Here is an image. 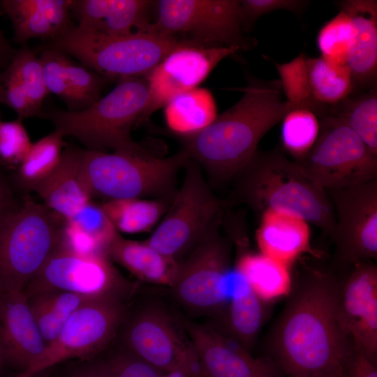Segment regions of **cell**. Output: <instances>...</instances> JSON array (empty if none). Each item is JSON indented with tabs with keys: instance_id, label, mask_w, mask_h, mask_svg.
<instances>
[{
	"instance_id": "obj_1",
	"label": "cell",
	"mask_w": 377,
	"mask_h": 377,
	"mask_svg": "<svg viewBox=\"0 0 377 377\" xmlns=\"http://www.w3.org/2000/svg\"><path fill=\"white\" fill-rule=\"evenodd\" d=\"M340 296L336 279L317 271L308 274L294 293L270 344L286 377L344 369L353 345L341 322Z\"/></svg>"
},
{
	"instance_id": "obj_2",
	"label": "cell",
	"mask_w": 377,
	"mask_h": 377,
	"mask_svg": "<svg viewBox=\"0 0 377 377\" xmlns=\"http://www.w3.org/2000/svg\"><path fill=\"white\" fill-rule=\"evenodd\" d=\"M243 92L241 99L209 126L190 135L184 150L219 180L235 177L256 154L264 135L288 111L279 80L251 77Z\"/></svg>"
},
{
	"instance_id": "obj_3",
	"label": "cell",
	"mask_w": 377,
	"mask_h": 377,
	"mask_svg": "<svg viewBox=\"0 0 377 377\" xmlns=\"http://www.w3.org/2000/svg\"><path fill=\"white\" fill-rule=\"evenodd\" d=\"M235 177L241 199L254 209L299 217L333 237L334 214L326 191L282 152L257 151Z\"/></svg>"
},
{
	"instance_id": "obj_4",
	"label": "cell",
	"mask_w": 377,
	"mask_h": 377,
	"mask_svg": "<svg viewBox=\"0 0 377 377\" xmlns=\"http://www.w3.org/2000/svg\"><path fill=\"white\" fill-rule=\"evenodd\" d=\"M148 98L145 77H122L110 92L86 109L77 112L52 109L43 116L53 123L54 130L64 136L74 137L87 149L150 154L131 135L132 126L140 121Z\"/></svg>"
},
{
	"instance_id": "obj_5",
	"label": "cell",
	"mask_w": 377,
	"mask_h": 377,
	"mask_svg": "<svg viewBox=\"0 0 377 377\" xmlns=\"http://www.w3.org/2000/svg\"><path fill=\"white\" fill-rule=\"evenodd\" d=\"M186 41L149 29L127 35L108 36L73 25L45 47L71 55L111 80L146 77L166 55Z\"/></svg>"
},
{
	"instance_id": "obj_6",
	"label": "cell",
	"mask_w": 377,
	"mask_h": 377,
	"mask_svg": "<svg viewBox=\"0 0 377 377\" xmlns=\"http://www.w3.org/2000/svg\"><path fill=\"white\" fill-rule=\"evenodd\" d=\"M189 157L183 151L167 158L151 154L84 150L79 177L90 197L108 200L168 196Z\"/></svg>"
},
{
	"instance_id": "obj_7",
	"label": "cell",
	"mask_w": 377,
	"mask_h": 377,
	"mask_svg": "<svg viewBox=\"0 0 377 377\" xmlns=\"http://www.w3.org/2000/svg\"><path fill=\"white\" fill-rule=\"evenodd\" d=\"M64 223L31 199L0 214V293L24 290L59 244Z\"/></svg>"
},
{
	"instance_id": "obj_8",
	"label": "cell",
	"mask_w": 377,
	"mask_h": 377,
	"mask_svg": "<svg viewBox=\"0 0 377 377\" xmlns=\"http://www.w3.org/2000/svg\"><path fill=\"white\" fill-rule=\"evenodd\" d=\"M320 121L309 153L296 161L325 191L341 189L377 179V155L350 128L333 116Z\"/></svg>"
},
{
	"instance_id": "obj_9",
	"label": "cell",
	"mask_w": 377,
	"mask_h": 377,
	"mask_svg": "<svg viewBox=\"0 0 377 377\" xmlns=\"http://www.w3.org/2000/svg\"><path fill=\"white\" fill-rule=\"evenodd\" d=\"M186 161L185 177L160 225L145 241L178 262L192 251L219 221L220 205L199 168Z\"/></svg>"
},
{
	"instance_id": "obj_10",
	"label": "cell",
	"mask_w": 377,
	"mask_h": 377,
	"mask_svg": "<svg viewBox=\"0 0 377 377\" xmlns=\"http://www.w3.org/2000/svg\"><path fill=\"white\" fill-rule=\"evenodd\" d=\"M126 306L114 297H97L77 309L38 360L15 377H29L68 360L99 356L116 339Z\"/></svg>"
},
{
	"instance_id": "obj_11",
	"label": "cell",
	"mask_w": 377,
	"mask_h": 377,
	"mask_svg": "<svg viewBox=\"0 0 377 377\" xmlns=\"http://www.w3.org/2000/svg\"><path fill=\"white\" fill-rule=\"evenodd\" d=\"M148 29L176 37L191 36L190 41L207 46L246 49L243 20L238 0H161L157 17Z\"/></svg>"
},
{
	"instance_id": "obj_12",
	"label": "cell",
	"mask_w": 377,
	"mask_h": 377,
	"mask_svg": "<svg viewBox=\"0 0 377 377\" xmlns=\"http://www.w3.org/2000/svg\"><path fill=\"white\" fill-rule=\"evenodd\" d=\"M117 337L119 346L165 373L179 371L189 377H200L191 342L158 306H147L133 313L126 307Z\"/></svg>"
},
{
	"instance_id": "obj_13",
	"label": "cell",
	"mask_w": 377,
	"mask_h": 377,
	"mask_svg": "<svg viewBox=\"0 0 377 377\" xmlns=\"http://www.w3.org/2000/svg\"><path fill=\"white\" fill-rule=\"evenodd\" d=\"M133 286L104 254H87L61 244L22 290L25 296L45 290H62L124 301Z\"/></svg>"
},
{
	"instance_id": "obj_14",
	"label": "cell",
	"mask_w": 377,
	"mask_h": 377,
	"mask_svg": "<svg viewBox=\"0 0 377 377\" xmlns=\"http://www.w3.org/2000/svg\"><path fill=\"white\" fill-rule=\"evenodd\" d=\"M218 222L186 257L179 261L170 287L175 299L193 313L219 316L228 300L224 279L230 268L228 243L217 230Z\"/></svg>"
},
{
	"instance_id": "obj_15",
	"label": "cell",
	"mask_w": 377,
	"mask_h": 377,
	"mask_svg": "<svg viewBox=\"0 0 377 377\" xmlns=\"http://www.w3.org/2000/svg\"><path fill=\"white\" fill-rule=\"evenodd\" d=\"M335 220L333 239L346 263L377 257V179L341 189L325 191Z\"/></svg>"
},
{
	"instance_id": "obj_16",
	"label": "cell",
	"mask_w": 377,
	"mask_h": 377,
	"mask_svg": "<svg viewBox=\"0 0 377 377\" xmlns=\"http://www.w3.org/2000/svg\"><path fill=\"white\" fill-rule=\"evenodd\" d=\"M240 50L190 40L174 49L145 77L149 98L140 121L165 107L177 95L198 87L221 61Z\"/></svg>"
},
{
	"instance_id": "obj_17",
	"label": "cell",
	"mask_w": 377,
	"mask_h": 377,
	"mask_svg": "<svg viewBox=\"0 0 377 377\" xmlns=\"http://www.w3.org/2000/svg\"><path fill=\"white\" fill-rule=\"evenodd\" d=\"M197 355L200 377H285L272 358H256L212 327L182 322Z\"/></svg>"
},
{
	"instance_id": "obj_18",
	"label": "cell",
	"mask_w": 377,
	"mask_h": 377,
	"mask_svg": "<svg viewBox=\"0 0 377 377\" xmlns=\"http://www.w3.org/2000/svg\"><path fill=\"white\" fill-rule=\"evenodd\" d=\"M353 266L341 290L340 319L353 345L376 363L377 268L368 261Z\"/></svg>"
},
{
	"instance_id": "obj_19",
	"label": "cell",
	"mask_w": 377,
	"mask_h": 377,
	"mask_svg": "<svg viewBox=\"0 0 377 377\" xmlns=\"http://www.w3.org/2000/svg\"><path fill=\"white\" fill-rule=\"evenodd\" d=\"M0 346L20 374L29 369L45 349L22 291L0 293Z\"/></svg>"
},
{
	"instance_id": "obj_20",
	"label": "cell",
	"mask_w": 377,
	"mask_h": 377,
	"mask_svg": "<svg viewBox=\"0 0 377 377\" xmlns=\"http://www.w3.org/2000/svg\"><path fill=\"white\" fill-rule=\"evenodd\" d=\"M73 0H0V11L10 20L13 39L25 45L33 38L55 40L74 24Z\"/></svg>"
},
{
	"instance_id": "obj_21",
	"label": "cell",
	"mask_w": 377,
	"mask_h": 377,
	"mask_svg": "<svg viewBox=\"0 0 377 377\" xmlns=\"http://www.w3.org/2000/svg\"><path fill=\"white\" fill-rule=\"evenodd\" d=\"M153 1L147 0H73L72 17L84 31L108 36L147 31Z\"/></svg>"
},
{
	"instance_id": "obj_22",
	"label": "cell",
	"mask_w": 377,
	"mask_h": 377,
	"mask_svg": "<svg viewBox=\"0 0 377 377\" xmlns=\"http://www.w3.org/2000/svg\"><path fill=\"white\" fill-rule=\"evenodd\" d=\"M351 19L356 34L347 66L353 82V94L374 88L377 75V2L346 0L337 3Z\"/></svg>"
},
{
	"instance_id": "obj_23",
	"label": "cell",
	"mask_w": 377,
	"mask_h": 377,
	"mask_svg": "<svg viewBox=\"0 0 377 377\" xmlns=\"http://www.w3.org/2000/svg\"><path fill=\"white\" fill-rule=\"evenodd\" d=\"M226 287L228 302L219 315L225 325L221 334L249 351L263 323V301L236 268L229 270Z\"/></svg>"
},
{
	"instance_id": "obj_24",
	"label": "cell",
	"mask_w": 377,
	"mask_h": 377,
	"mask_svg": "<svg viewBox=\"0 0 377 377\" xmlns=\"http://www.w3.org/2000/svg\"><path fill=\"white\" fill-rule=\"evenodd\" d=\"M82 153L74 147L66 148L55 169L32 188L43 204L64 221L91 201L79 177Z\"/></svg>"
},
{
	"instance_id": "obj_25",
	"label": "cell",
	"mask_w": 377,
	"mask_h": 377,
	"mask_svg": "<svg viewBox=\"0 0 377 377\" xmlns=\"http://www.w3.org/2000/svg\"><path fill=\"white\" fill-rule=\"evenodd\" d=\"M307 223L288 214L265 211L256 232L260 253L290 266L309 249L310 231Z\"/></svg>"
},
{
	"instance_id": "obj_26",
	"label": "cell",
	"mask_w": 377,
	"mask_h": 377,
	"mask_svg": "<svg viewBox=\"0 0 377 377\" xmlns=\"http://www.w3.org/2000/svg\"><path fill=\"white\" fill-rule=\"evenodd\" d=\"M107 256L136 277L148 283L171 287L179 262L152 249L145 242L129 240L118 233L110 244Z\"/></svg>"
},
{
	"instance_id": "obj_27",
	"label": "cell",
	"mask_w": 377,
	"mask_h": 377,
	"mask_svg": "<svg viewBox=\"0 0 377 377\" xmlns=\"http://www.w3.org/2000/svg\"><path fill=\"white\" fill-rule=\"evenodd\" d=\"M118 233L101 206L90 201L64 221L61 243L80 253L107 256Z\"/></svg>"
},
{
	"instance_id": "obj_28",
	"label": "cell",
	"mask_w": 377,
	"mask_h": 377,
	"mask_svg": "<svg viewBox=\"0 0 377 377\" xmlns=\"http://www.w3.org/2000/svg\"><path fill=\"white\" fill-rule=\"evenodd\" d=\"M164 115L172 131L188 136L207 128L218 116L213 95L202 87L175 96L165 105Z\"/></svg>"
},
{
	"instance_id": "obj_29",
	"label": "cell",
	"mask_w": 377,
	"mask_h": 377,
	"mask_svg": "<svg viewBox=\"0 0 377 377\" xmlns=\"http://www.w3.org/2000/svg\"><path fill=\"white\" fill-rule=\"evenodd\" d=\"M26 297L46 346L57 337L65 323L77 309L97 298L62 290L40 291Z\"/></svg>"
},
{
	"instance_id": "obj_30",
	"label": "cell",
	"mask_w": 377,
	"mask_h": 377,
	"mask_svg": "<svg viewBox=\"0 0 377 377\" xmlns=\"http://www.w3.org/2000/svg\"><path fill=\"white\" fill-rule=\"evenodd\" d=\"M235 268L262 301L286 295L291 290L289 266L261 253H243Z\"/></svg>"
},
{
	"instance_id": "obj_31",
	"label": "cell",
	"mask_w": 377,
	"mask_h": 377,
	"mask_svg": "<svg viewBox=\"0 0 377 377\" xmlns=\"http://www.w3.org/2000/svg\"><path fill=\"white\" fill-rule=\"evenodd\" d=\"M308 82L316 101L334 106L353 94V82L348 66L332 63L322 57H305Z\"/></svg>"
},
{
	"instance_id": "obj_32",
	"label": "cell",
	"mask_w": 377,
	"mask_h": 377,
	"mask_svg": "<svg viewBox=\"0 0 377 377\" xmlns=\"http://www.w3.org/2000/svg\"><path fill=\"white\" fill-rule=\"evenodd\" d=\"M168 205L165 198H128L108 200L101 206L117 232L134 234L151 230Z\"/></svg>"
},
{
	"instance_id": "obj_33",
	"label": "cell",
	"mask_w": 377,
	"mask_h": 377,
	"mask_svg": "<svg viewBox=\"0 0 377 377\" xmlns=\"http://www.w3.org/2000/svg\"><path fill=\"white\" fill-rule=\"evenodd\" d=\"M350 128L377 155V93L376 88L353 94L330 107V115Z\"/></svg>"
},
{
	"instance_id": "obj_34",
	"label": "cell",
	"mask_w": 377,
	"mask_h": 377,
	"mask_svg": "<svg viewBox=\"0 0 377 377\" xmlns=\"http://www.w3.org/2000/svg\"><path fill=\"white\" fill-rule=\"evenodd\" d=\"M64 135L57 130L32 143L19 165L17 177L27 188H31L47 177L57 166L64 145Z\"/></svg>"
},
{
	"instance_id": "obj_35",
	"label": "cell",
	"mask_w": 377,
	"mask_h": 377,
	"mask_svg": "<svg viewBox=\"0 0 377 377\" xmlns=\"http://www.w3.org/2000/svg\"><path fill=\"white\" fill-rule=\"evenodd\" d=\"M110 80L67 54L64 71L67 110L77 112L91 105L101 98V91Z\"/></svg>"
},
{
	"instance_id": "obj_36",
	"label": "cell",
	"mask_w": 377,
	"mask_h": 377,
	"mask_svg": "<svg viewBox=\"0 0 377 377\" xmlns=\"http://www.w3.org/2000/svg\"><path fill=\"white\" fill-rule=\"evenodd\" d=\"M282 91L286 97L288 110L304 108L321 119L329 114L330 107L320 104L313 97L307 78L305 57L300 54L290 62L276 64Z\"/></svg>"
},
{
	"instance_id": "obj_37",
	"label": "cell",
	"mask_w": 377,
	"mask_h": 377,
	"mask_svg": "<svg viewBox=\"0 0 377 377\" xmlns=\"http://www.w3.org/2000/svg\"><path fill=\"white\" fill-rule=\"evenodd\" d=\"M281 142L295 161L303 159L316 143L320 131V121L311 110L294 108L282 119Z\"/></svg>"
},
{
	"instance_id": "obj_38",
	"label": "cell",
	"mask_w": 377,
	"mask_h": 377,
	"mask_svg": "<svg viewBox=\"0 0 377 377\" xmlns=\"http://www.w3.org/2000/svg\"><path fill=\"white\" fill-rule=\"evenodd\" d=\"M355 34L351 19L340 10L318 32L317 43L321 57L332 63L347 66Z\"/></svg>"
},
{
	"instance_id": "obj_39",
	"label": "cell",
	"mask_w": 377,
	"mask_h": 377,
	"mask_svg": "<svg viewBox=\"0 0 377 377\" xmlns=\"http://www.w3.org/2000/svg\"><path fill=\"white\" fill-rule=\"evenodd\" d=\"M6 68L19 79L34 108L42 117V106L49 92L45 86L43 65L39 57L23 45L21 48L16 50Z\"/></svg>"
},
{
	"instance_id": "obj_40",
	"label": "cell",
	"mask_w": 377,
	"mask_h": 377,
	"mask_svg": "<svg viewBox=\"0 0 377 377\" xmlns=\"http://www.w3.org/2000/svg\"><path fill=\"white\" fill-rule=\"evenodd\" d=\"M31 145L22 119L6 121L0 119V163L19 166Z\"/></svg>"
},
{
	"instance_id": "obj_41",
	"label": "cell",
	"mask_w": 377,
	"mask_h": 377,
	"mask_svg": "<svg viewBox=\"0 0 377 377\" xmlns=\"http://www.w3.org/2000/svg\"><path fill=\"white\" fill-rule=\"evenodd\" d=\"M119 346L102 359L110 377H165L166 373Z\"/></svg>"
},
{
	"instance_id": "obj_42",
	"label": "cell",
	"mask_w": 377,
	"mask_h": 377,
	"mask_svg": "<svg viewBox=\"0 0 377 377\" xmlns=\"http://www.w3.org/2000/svg\"><path fill=\"white\" fill-rule=\"evenodd\" d=\"M0 103L14 110L18 118L39 116L19 80L8 69H0Z\"/></svg>"
},
{
	"instance_id": "obj_43",
	"label": "cell",
	"mask_w": 377,
	"mask_h": 377,
	"mask_svg": "<svg viewBox=\"0 0 377 377\" xmlns=\"http://www.w3.org/2000/svg\"><path fill=\"white\" fill-rule=\"evenodd\" d=\"M306 1L300 0H243L240 1L244 29L260 16L277 10L300 13L308 4Z\"/></svg>"
},
{
	"instance_id": "obj_44",
	"label": "cell",
	"mask_w": 377,
	"mask_h": 377,
	"mask_svg": "<svg viewBox=\"0 0 377 377\" xmlns=\"http://www.w3.org/2000/svg\"><path fill=\"white\" fill-rule=\"evenodd\" d=\"M376 364L361 350L353 345L344 364L346 377H377Z\"/></svg>"
},
{
	"instance_id": "obj_45",
	"label": "cell",
	"mask_w": 377,
	"mask_h": 377,
	"mask_svg": "<svg viewBox=\"0 0 377 377\" xmlns=\"http://www.w3.org/2000/svg\"><path fill=\"white\" fill-rule=\"evenodd\" d=\"M61 377H110L102 359L76 360Z\"/></svg>"
},
{
	"instance_id": "obj_46",
	"label": "cell",
	"mask_w": 377,
	"mask_h": 377,
	"mask_svg": "<svg viewBox=\"0 0 377 377\" xmlns=\"http://www.w3.org/2000/svg\"><path fill=\"white\" fill-rule=\"evenodd\" d=\"M16 50L6 38L3 32L0 29V69L6 68L10 63Z\"/></svg>"
},
{
	"instance_id": "obj_47",
	"label": "cell",
	"mask_w": 377,
	"mask_h": 377,
	"mask_svg": "<svg viewBox=\"0 0 377 377\" xmlns=\"http://www.w3.org/2000/svg\"><path fill=\"white\" fill-rule=\"evenodd\" d=\"M13 206L10 193L5 185L0 182V214Z\"/></svg>"
},
{
	"instance_id": "obj_48",
	"label": "cell",
	"mask_w": 377,
	"mask_h": 377,
	"mask_svg": "<svg viewBox=\"0 0 377 377\" xmlns=\"http://www.w3.org/2000/svg\"><path fill=\"white\" fill-rule=\"evenodd\" d=\"M311 377H346L344 369L327 372H322L313 375Z\"/></svg>"
},
{
	"instance_id": "obj_49",
	"label": "cell",
	"mask_w": 377,
	"mask_h": 377,
	"mask_svg": "<svg viewBox=\"0 0 377 377\" xmlns=\"http://www.w3.org/2000/svg\"><path fill=\"white\" fill-rule=\"evenodd\" d=\"M52 369L43 370L31 375L29 377H53Z\"/></svg>"
},
{
	"instance_id": "obj_50",
	"label": "cell",
	"mask_w": 377,
	"mask_h": 377,
	"mask_svg": "<svg viewBox=\"0 0 377 377\" xmlns=\"http://www.w3.org/2000/svg\"><path fill=\"white\" fill-rule=\"evenodd\" d=\"M165 377H189V376L182 371H175L172 372L166 373Z\"/></svg>"
}]
</instances>
